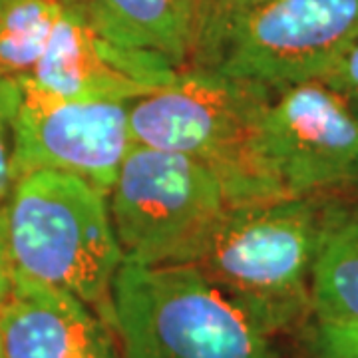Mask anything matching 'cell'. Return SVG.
<instances>
[{"label":"cell","mask_w":358,"mask_h":358,"mask_svg":"<svg viewBox=\"0 0 358 358\" xmlns=\"http://www.w3.org/2000/svg\"><path fill=\"white\" fill-rule=\"evenodd\" d=\"M0 358H4V352H2V345H0Z\"/></svg>","instance_id":"19"},{"label":"cell","mask_w":358,"mask_h":358,"mask_svg":"<svg viewBox=\"0 0 358 358\" xmlns=\"http://www.w3.org/2000/svg\"><path fill=\"white\" fill-rule=\"evenodd\" d=\"M64 6L58 0H4L0 6V74L22 82L38 64Z\"/></svg>","instance_id":"13"},{"label":"cell","mask_w":358,"mask_h":358,"mask_svg":"<svg viewBox=\"0 0 358 358\" xmlns=\"http://www.w3.org/2000/svg\"><path fill=\"white\" fill-rule=\"evenodd\" d=\"M289 341L293 358H358V320L308 319Z\"/></svg>","instance_id":"15"},{"label":"cell","mask_w":358,"mask_h":358,"mask_svg":"<svg viewBox=\"0 0 358 358\" xmlns=\"http://www.w3.org/2000/svg\"><path fill=\"white\" fill-rule=\"evenodd\" d=\"M20 84L0 74V199L4 201L14 181L13 120L20 102Z\"/></svg>","instance_id":"16"},{"label":"cell","mask_w":358,"mask_h":358,"mask_svg":"<svg viewBox=\"0 0 358 358\" xmlns=\"http://www.w3.org/2000/svg\"><path fill=\"white\" fill-rule=\"evenodd\" d=\"M319 80L336 92L358 114V42L352 44Z\"/></svg>","instance_id":"17"},{"label":"cell","mask_w":358,"mask_h":358,"mask_svg":"<svg viewBox=\"0 0 358 358\" xmlns=\"http://www.w3.org/2000/svg\"><path fill=\"white\" fill-rule=\"evenodd\" d=\"M310 296V319L358 320V199L327 197Z\"/></svg>","instance_id":"12"},{"label":"cell","mask_w":358,"mask_h":358,"mask_svg":"<svg viewBox=\"0 0 358 358\" xmlns=\"http://www.w3.org/2000/svg\"><path fill=\"white\" fill-rule=\"evenodd\" d=\"M257 154L275 199L358 192V114L320 80L275 92Z\"/></svg>","instance_id":"6"},{"label":"cell","mask_w":358,"mask_h":358,"mask_svg":"<svg viewBox=\"0 0 358 358\" xmlns=\"http://www.w3.org/2000/svg\"><path fill=\"white\" fill-rule=\"evenodd\" d=\"M112 315L128 358H282L281 341L189 263L124 261Z\"/></svg>","instance_id":"3"},{"label":"cell","mask_w":358,"mask_h":358,"mask_svg":"<svg viewBox=\"0 0 358 358\" xmlns=\"http://www.w3.org/2000/svg\"><path fill=\"white\" fill-rule=\"evenodd\" d=\"M98 36L154 52L178 70L192 64V0H58Z\"/></svg>","instance_id":"11"},{"label":"cell","mask_w":358,"mask_h":358,"mask_svg":"<svg viewBox=\"0 0 358 358\" xmlns=\"http://www.w3.org/2000/svg\"><path fill=\"white\" fill-rule=\"evenodd\" d=\"M14 275L78 296L114 327L112 289L124 265L108 193L74 173L34 169L4 199Z\"/></svg>","instance_id":"2"},{"label":"cell","mask_w":358,"mask_h":358,"mask_svg":"<svg viewBox=\"0 0 358 358\" xmlns=\"http://www.w3.org/2000/svg\"><path fill=\"white\" fill-rule=\"evenodd\" d=\"M327 197H291L231 207L192 265L277 336L291 338L313 310Z\"/></svg>","instance_id":"1"},{"label":"cell","mask_w":358,"mask_h":358,"mask_svg":"<svg viewBox=\"0 0 358 358\" xmlns=\"http://www.w3.org/2000/svg\"><path fill=\"white\" fill-rule=\"evenodd\" d=\"M124 261L192 265L235 207L215 169L189 155L131 145L108 193Z\"/></svg>","instance_id":"5"},{"label":"cell","mask_w":358,"mask_h":358,"mask_svg":"<svg viewBox=\"0 0 358 358\" xmlns=\"http://www.w3.org/2000/svg\"><path fill=\"white\" fill-rule=\"evenodd\" d=\"M271 96L255 82L185 68L171 84L131 102V141L215 169L237 205L275 201L257 154L259 122Z\"/></svg>","instance_id":"4"},{"label":"cell","mask_w":358,"mask_h":358,"mask_svg":"<svg viewBox=\"0 0 358 358\" xmlns=\"http://www.w3.org/2000/svg\"><path fill=\"white\" fill-rule=\"evenodd\" d=\"M4 358H128L115 329L78 296L14 275L0 307Z\"/></svg>","instance_id":"10"},{"label":"cell","mask_w":358,"mask_h":358,"mask_svg":"<svg viewBox=\"0 0 358 358\" xmlns=\"http://www.w3.org/2000/svg\"><path fill=\"white\" fill-rule=\"evenodd\" d=\"M358 42V0H277L229 28L203 70L268 92L319 80Z\"/></svg>","instance_id":"7"},{"label":"cell","mask_w":358,"mask_h":358,"mask_svg":"<svg viewBox=\"0 0 358 358\" xmlns=\"http://www.w3.org/2000/svg\"><path fill=\"white\" fill-rule=\"evenodd\" d=\"M277 0H192L193 52L189 68H203L223 34Z\"/></svg>","instance_id":"14"},{"label":"cell","mask_w":358,"mask_h":358,"mask_svg":"<svg viewBox=\"0 0 358 358\" xmlns=\"http://www.w3.org/2000/svg\"><path fill=\"white\" fill-rule=\"evenodd\" d=\"M178 74L164 56L108 42L64 8L20 90L64 100L134 102L171 84Z\"/></svg>","instance_id":"9"},{"label":"cell","mask_w":358,"mask_h":358,"mask_svg":"<svg viewBox=\"0 0 358 358\" xmlns=\"http://www.w3.org/2000/svg\"><path fill=\"white\" fill-rule=\"evenodd\" d=\"M129 106L22 90L13 120L14 179L34 169H56L110 193L134 145Z\"/></svg>","instance_id":"8"},{"label":"cell","mask_w":358,"mask_h":358,"mask_svg":"<svg viewBox=\"0 0 358 358\" xmlns=\"http://www.w3.org/2000/svg\"><path fill=\"white\" fill-rule=\"evenodd\" d=\"M2 4H4V0H0V6H2Z\"/></svg>","instance_id":"20"},{"label":"cell","mask_w":358,"mask_h":358,"mask_svg":"<svg viewBox=\"0 0 358 358\" xmlns=\"http://www.w3.org/2000/svg\"><path fill=\"white\" fill-rule=\"evenodd\" d=\"M14 289V267L8 239H6V219H4V201L0 199V307L8 301Z\"/></svg>","instance_id":"18"}]
</instances>
